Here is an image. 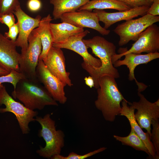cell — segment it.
Returning a JSON list of instances; mask_svg holds the SVG:
<instances>
[{"instance_id": "cell-33", "label": "cell", "mask_w": 159, "mask_h": 159, "mask_svg": "<svg viewBox=\"0 0 159 159\" xmlns=\"http://www.w3.org/2000/svg\"><path fill=\"white\" fill-rule=\"evenodd\" d=\"M84 80L86 84L90 88L94 87L95 83L93 78L91 76L85 77Z\"/></svg>"}, {"instance_id": "cell-23", "label": "cell", "mask_w": 159, "mask_h": 159, "mask_svg": "<svg viewBox=\"0 0 159 159\" xmlns=\"http://www.w3.org/2000/svg\"><path fill=\"white\" fill-rule=\"evenodd\" d=\"M114 138L117 141L121 142L122 145L130 146L135 149L145 152L150 157L148 151L142 140L131 128L129 135L126 137H121L114 135Z\"/></svg>"}, {"instance_id": "cell-26", "label": "cell", "mask_w": 159, "mask_h": 159, "mask_svg": "<svg viewBox=\"0 0 159 159\" xmlns=\"http://www.w3.org/2000/svg\"><path fill=\"white\" fill-rule=\"evenodd\" d=\"M153 129L151 132L150 139L152 141L155 150L157 159L159 158V119L152 121Z\"/></svg>"}, {"instance_id": "cell-28", "label": "cell", "mask_w": 159, "mask_h": 159, "mask_svg": "<svg viewBox=\"0 0 159 159\" xmlns=\"http://www.w3.org/2000/svg\"><path fill=\"white\" fill-rule=\"evenodd\" d=\"M123 3L131 8L143 6H150L153 0H116Z\"/></svg>"}, {"instance_id": "cell-6", "label": "cell", "mask_w": 159, "mask_h": 159, "mask_svg": "<svg viewBox=\"0 0 159 159\" xmlns=\"http://www.w3.org/2000/svg\"><path fill=\"white\" fill-rule=\"evenodd\" d=\"M28 46L23 55L21 54L19 61L20 72L29 79L37 80L36 69L42 47L37 28L34 29L28 39Z\"/></svg>"}, {"instance_id": "cell-24", "label": "cell", "mask_w": 159, "mask_h": 159, "mask_svg": "<svg viewBox=\"0 0 159 159\" xmlns=\"http://www.w3.org/2000/svg\"><path fill=\"white\" fill-rule=\"evenodd\" d=\"M25 78L23 74L14 70H11L7 74L0 76V90L4 86L2 83L5 82L12 84L14 90L18 82L21 79Z\"/></svg>"}, {"instance_id": "cell-5", "label": "cell", "mask_w": 159, "mask_h": 159, "mask_svg": "<svg viewBox=\"0 0 159 159\" xmlns=\"http://www.w3.org/2000/svg\"><path fill=\"white\" fill-rule=\"evenodd\" d=\"M4 108H0V113L9 112L16 116L20 128L23 134H27L30 131L29 125L31 122L35 121L37 112L30 110L20 103L16 101L8 93L4 86L0 90V106L2 105Z\"/></svg>"}, {"instance_id": "cell-15", "label": "cell", "mask_w": 159, "mask_h": 159, "mask_svg": "<svg viewBox=\"0 0 159 159\" xmlns=\"http://www.w3.org/2000/svg\"><path fill=\"white\" fill-rule=\"evenodd\" d=\"M124 59H118L113 63L114 66L117 67L122 65H125L128 68V79L130 81L134 80L138 86V92L144 91L148 86L144 84L138 82L135 78L134 70L136 67L142 64H146L154 59L159 58V53H148L144 54L129 53L125 54Z\"/></svg>"}, {"instance_id": "cell-27", "label": "cell", "mask_w": 159, "mask_h": 159, "mask_svg": "<svg viewBox=\"0 0 159 159\" xmlns=\"http://www.w3.org/2000/svg\"><path fill=\"white\" fill-rule=\"evenodd\" d=\"M20 5L19 0H0V16L13 13L16 8Z\"/></svg>"}, {"instance_id": "cell-14", "label": "cell", "mask_w": 159, "mask_h": 159, "mask_svg": "<svg viewBox=\"0 0 159 159\" xmlns=\"http://www.w3.org/2000/svg\"><path fill=\"white\" fill-rule=\"evenodd\" d=\"M89 33L88 30H85L70 37L62 42L53 44V46L72 50L80 55L83 58V62L93 67H100L101 65L100 60L94 57L88 52V48L82 41L83 38Z\"/></svg>"}, {"instance_id": "cell-3", "label": "cell", "mask_w": 159, "mask_h": 159, "mask_svg": "<svg viewBox=\"0 0 159 159\" xmlns=\"http://www.w3.org/2000/svg\"><path fill=\"white\" fill-rule=\"evenodd\" d=\"M38 80L26 78L21 79L17 83L11 95L28 109L42 110L46 106H58L55 100Z\"/></svg>"}, {"instance_id": "cell-7", "label": "cell", "mask_w": 159, "mask_h": 159, "mask_svg": "<svg viewBox=\"0 0 159 159\" xmlns=\"http://www.w3.org/2000/svg\"><path fill=\"white\" fill-rule=\"evenodd\" d=\"M159 21L158 16L146 14L139 18L128 20L118 24L113 31L119 36V46L125 45L131 40L136 41L147 28Z\"/></svg>"}, {"instance_id": "cell-13", "label": "cell", "mask_w": 159, "mask_h": 159, "mask_svg": "<svg viewBox=\"0 0 159 159\" xmlns=\"http://www.w3.org/2000/svg\"><path fill=\"white\" fill-rule=\"evenodd\" d=\"M42 60L52 74L66 85H73L69 77L70 73L66 70L65 58L61 49L52 46Z\"/></svg>"}, {"instance_id": "cell-21", "label": "cell", "mask_w": 159, "mask_h": 159, "mask_svg": "<svg viewBox=\"0 0 159 159\" xmlns=\"http://www.w3.org/2000/svg\"><path fill=\"white\" fill-rule=\"evenodd\" d=\"M90 0H50L53 6L52 15L54 19H60L65 13L77 10Z\"/></svg>"}, {"instance_id": "cell-11", "label": "cell", "mask_w": 159, "mask_h": 159, "mask_svg": "<svg viewBox=\"0 0 159 159\" xmlns=\"http://www.w3.org/2000/svg\"><path fill=\"white\" fill-rule=\"evenodd\" d=\"M13 14L17 19L19 29L18 36L15 43L16 47H21V54L23 55L28 46L29 36L34 29L39 26L42 17L39 15L34 18L30 16L22 10L20 5L16 8Z\"/></svg>"}, {"instance_id": "cell-4", "label": "cell", "mask_w": 159, "mask_h": 159, "mask_svg": "<svg viewBox=\"0 0 159 159\" xmlns=\"http://www.w3.org/2000/svg\"><path fill=\"white\" fill-rule=\"evenodd\" d=\"M35 120L41 126L38 135L43 138L46 143L44 147L40 146V149L37 150V153L47 159H50L54 155L60 154L64 145L65 135L63 132L56 130L55 121L49 114L43 117L37 116Z\"/></svg>"}, {"instance_id": "cell-19", "label": "cell", "mask_w": 159, "mask_h": 159, "mask_svg": "<svg viewBox=\"0 0 159 159\" xmlns=\"http://www.w3.org/2000/svg\"><path fill=\"white\" fill-rule=\"evenodd\" d=\"M50 27L53 44L62 42L70 37L84 31L83 28L77 27L65 22L58 24L50 23Z\"/></svg>"}, {"instance_id": "cell-25", "label": "cell", "mask_w": 159, "mask_h": 159, "mask_svg": "<svg viewBox=\"0 0 159 159\" xmlns=\"http://www.w3.org/2000/svg\"><path fill=\"white\" fill-rule=\"evenodd\" d=\"M107 149L106 148L103 147L94 151H91L83 155H80L74 152L70 153L68 156H64L60 154H57L52 156L51 159H85L91 157L96 154L103 151Z\"/></svg>"}, {"instance_id": "cell-20", "label": "cell", "mask_w": 159, "mask_h": 159, "mask_svg": "<svg viewBox=\"0 0 159 159\" xmlns=\"http://www.w3.org/2000/svg\"><path fill=\"white\" fill-rule=\"evenodd\" d=\"M52 20L51 16L49 14L42 18L39 26L37 27L42 47L39 59L42 60L44 58L53 46V39L50 27V24Z\"/></svg>"}, {"instance_id": "cell-32", "label": "cell", "mask_w": 159, "mask_h": 159, "mask_svg": "<svg viewBox=\"0 0 159 159\" xmlns=\"http://www.w3.org/2000/svg\"><path fill=\"white\" fill-rule=\"evenodd\" d=\"M146 14L153 16L159 15V0H153Z\"/></svg>"}, {"instance_id": "cell-16", "label": "cell", "mask_w": 159, "mask_h": 159, "mask_svg": "<svg viewBox=\"0 0 159 159\" xmlns=\"http://www.w3.org/2000/svg\"><path fill=\"white\" fill-rule=\"evenodd\" d=\"M150 7L149 6H143L114 12H107L103 10L94 9L93 12L96 14L99 21L104 24V28L107 29L117 22L127 21L139 16H143L146 15Z\"/></svg>"}, {"instance_id": "cell-1", "label": "cell", "mask_w": 159, "mask_h": 159, "mask_svg": "<svg viewBox=\"0 0 159 159\" xmlns=\"http://www.w3.org/2000/svg\"><path fill=\"white\" fill-rule=\"evenodd\" d=\"M82 41L88 48L91 49L92 53L99 58L101 65L99 67H92L83 62L81 64L82 68L93 78L94 87L97 89L99 87L98 80L105 75L111 76L115 78L120 77L118 70L113 65L112 59L116 54V47L112 42L104 38L98 36L92 38Z\"/></svg>"}, {"instance_id": "cell-31", "label": "cell", "mask_w": 159, "mask_h": 159, "mask_svg": "<svg viewBox=\"0 0 159 159\" xmlns=\"http://www.w3.org/2000/svg\"><path fill=\"white\" fill-rule=\"evenodd\" d=\"M27 6L30 11L36 12L40 9L42 6V4L40 0H29Z\"/></svg>"}, {"instance_id": "cell-17", "label": "cell", "mask_w": 159, "mask_h": 159, "mask_svg": "<svg viewBox=\"0 0 159 159\" xmlns=\"http://www.w3.org/2000/svg\"><path fill=\"white\" fill-rule=\"evenodd\" d=\"M15 42L0 32V64L9 72L14 70L20 72L21 54L17 52Z\"/></svg>"}, {"instance_id": "cell-30", "label": "cell", "mask_w": 159, "mask_h": 159, "mask_svg": "<svg viewBox=\"0 0 159 159\" xmlns=\"http://www.w3.org/2000/svg\"><path fill=\"white\" fill-rule=\"evenodd\" d=\"M0 22L6 25L8 28L15 23V19L13 13H9L0 16Z\"/></svg>"}, {"instance_id": "cell-34", "label": "cell", "mask_w": 159, "mask_h": 159, "mask_svg": "<svg viewBox=\"0 0 159 159\" xmlns=\"http://www.w3.org/2000/svg\"><path fill=\"white\" fill-rule=\"evenodd\" d=\"M10 72L0 64V76L7 74Z\"/></svg>"}, {"instance_id": "cell-22", "label": "cell", "mask_w": 159, "mask_h": 159, "mask_svg": "<svg viewBox=\"0 0 159 159\" xmlns=\"http://www.w3.org/2000/svg\"><path fill=\"white\" fill-rule=\"evenodd\" d=\"M131 8L125 3L116 0H92L88 1L77 10H85L92 11L93 9H112L122 11Z\"/></svg>"}, {"instance_id": "cell-8", "label": "cell", "mask_w": 159, "mask_h": 159, "mask_svg": "<svg viewBox=\"0 0 159 159\" xmlns=\"http://www.w3.org/2000/svg\"><path fill=\"white\" fill-rule=\"evenodd\" d=\"M159 49V27L154 24L149 26L139 35L137 40L132 44L130 48L112 57L113 62L129 53L140 54L158 52Z\"/></svg>"}, {"instance_id": "cell-12", "label": "cell", "mask_w": 159, "mask_h": 159, "mask_svg": "<svg viewBox=\"0 0 159 159\" xmlns=\"http://www.w3.org/2000/svg\"><path fill=\"white\" fill-rule=\"evenodd\" d=\"M60 19L62 22L67 23L76 26L94 29L102 35H107L110 30L105 29L100 25L97 16L95 13L87 10L65 13Z\"/></svg>"}, {"instance_id": "cell-9", "label": "cell", "mask_w": 159, "mask_h": 159, "mask_svg": "<svg viewBox=\"0 0 159 159\" xmlns=\"http://www.w3.org/2000/svg\"><path fill=\"white\" fill-rule=\"evenodd\" d=\"M36 74L38 80L55 100L62 104L66 102L67 98L64 89L67 85L50 72L42 59L39 60Z\"/></svg>"}, {"instance_id": "cell-10", "label": "cell", "mask_w": 159, "mask_h": 159, "mask_svg": "<svg viewBox=\"0 0 159 159\" xmlns=\"http://www.w3.org/2000/svg\"><path fill=\"white\" fill-rule=\"evenodd\" d=\"M138 94L140 97L139 101L128 103L137 110L135 114V120L141 128L145 129L150 136L152 121L159 118V99L152 103L141 92Z\"/></svg>"}, {"instance_id": "cell-2", "label": "cell", "mask_w": 159, "mask_h": 159, "mask_svg": "<svg viewBox=\"0 0 159 159\" xmlns=\"http://www.w3.org/2000/svg\"><path fill=\"white\" fill-rule=\"evenodd\" d=\"M114 77L108 75L101 77L98 80L97 98L95 101L96 108L101 112L107 121L113 122L120 114V103L125 100L119 89Z\"/></svg>"}, {"instance_id": "cell-29", "label": "cell", "mask_w": 159, "mask_h": 159, "mask_svg": "<svg viewBox=\"0 0 159 159\" xmlns=\"http://www.w3.org/2000/svg\"><path fill=\"white\" fill-rule=\"evenodd\" d=\"M9 31L5 32L4 36L8 39H10L14 42H15L16 37L19 32V27L17 22L15 23L13 25L9 28Z\"/></svg>"}, {"instance_id": "cell-18", "label": "cell", "mask_w": 159, "mask_h": 159, "mask_svg": "<svg viewBox=\"0 0 159 159\" xmlns=\"http://www.w3.org/2000/svg\"><path fill=\"white\" fill-rule=\"evenodd\" d=\"M128 102L126 100L122 101V109L119 115L124 116L128 119L131 128L133 129L145 144L148 151L150 157L157 159L155 150L151 141L150 135L147 132H144L138 124L135 117V109L131 106L129 107L127 105Z\"/></svg>"}]
</instances>
